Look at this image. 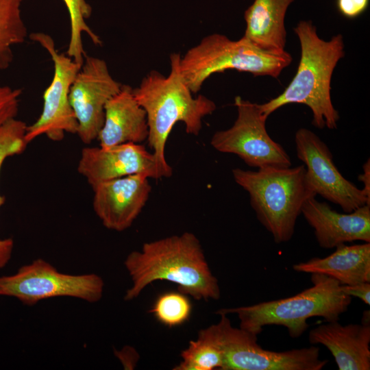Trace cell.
<instances>
[{
	"mask_svg": "<svg viewBox=\"0 0 370 370\" xmlns=\"http://www.w3.org/2000/svg\"><path fill=\"white\" fill-rule=\"evenodd\" d=\"M325 258H312L293 266L297 272L325 275L341 285L370 282V243L340 245Z\"/></svg>",
	"mask_w": 370,
	"mask_h": 370,
	"instance_id": "obj_18",
	"label": "cell"
},
{
	"mask_svg": "<svg viewBox=\"0 0 370 370\" xmlns=\"http://www.w3.org/2000/svg\"><path fill=\"white\" fill-rule=\"evenodd\" d=\"M180 356L182 361L174 370H222L223 367V354L205 328L199 330L196 340L189 341Z\"/></svg>",
	"mask_w": 370,
	"mask_h": 370,
	"instance_id": "obj_22",
	"label": "cell"
},
{
	"mask_svg": "<svg viewBox=\"0 0 370 370\" xmlns=\"http://www.w3.org/2000/svg\"><path fill=\"white\" fill-rule=\"evenodd\" d=\"M311 281V287L295 295L249 306L221 308L216 313L237 314L240 328L256 337L264 326L278 325L286 327L292 338H297L308 328V319L338 320L352 302V297L343 293L336 280L312 273Z\"/></svg>",
	"mask_w": 370,
	"mask_h": 370,
	"instance_id": "obj_5",
	"label": "cell"
},
{
	"mask_svg": "<svg viewBox=\"0 0 370 370\" xmlns=\"http://www.w3.org/2000/svg\"><path fill=\"white\" fill-rule=\"evenodd\" d=\"M93 210L108 230L129 228L145 206L151 186L149 177L133 174L103 182L92 188Z\"/></svg>",
	"mask_w": 370,
	"mask_h": 370,
	"instance_id": "obj_14",
	"label": "cell"
},
{
	"mask_svg": "<svg viewBox=\"0 0 370 370\" xmlns=\"http://www.w3.org/2000/svg\"><path fill=\"white\" fill-rule=\"evenodd\" d=\"M23 0H0V71L13 60L12 47L25 41L27 29L21 15Z\"/></svg>",
	"mask_w": 370,
	"mask_h": 370,
	"instance_id": "obj_20",
	"label": "cell"
},
{
	"mask_svg": "<svg viewBox=\"0 0 370 370\" xmlns=\"http://www.w3.org/2000/svg\"><path fill=\"white\" fill-rule=\"evenodd\" d=\"M77 171L92 188L103 182L133 174L156 180L170 177L153 152L148 151L144 145L132 143L108 147H84Z\"/></svg>",
	"mask_w": 370,
	"mask_h": 370,
	"instance_id": "obj_13",
	"label": "cell"
},
{
	"mask_svg": "<svg viewBox=\"0 0 370 370\" xmlns=\"http://www.w3.org/2000/svg\"><path fill=\"white\" fill-rule=\"evenodd\" d=\"M50 55L53 63V75L43 94V108L38 119L27 125L25 140L27 143L39 136L45 135L53 141H60L66 133L77 134V122L69 101L72 83L82 64L56 48L53 38L43 32L30 34Z\"/></svg>",
	"mask_w": 370,
	"mask_h": 370,
	"instance_id": "obj_10",
	"label": "cell"
},
{
	"mask_svg": "<svg viewBox=\"0 0 370 370\" xmlns=\"http://www.w3.org/2000/svg\"><path fill=\"white\" fill-rule=\"evenodd\" d=\"M111 75L107 63L86 54L69 92V101L78 127L77 134L85 144L97 138L105 117V106L121 88Z\"/></svg>",
	"mask_w": 370,
	"mask_h": 370,
	"instance_id": "obj_12",
	"label": "cell"
},
{
	"mask_svg": "<svg viewBox=\"0 0 370 370\" xmlns=\"http://www.w3.org/2000/svg\"><path fill=\"white\" fill-rule=\"evenodd\" d=\"M149 312L160 323L173 328L189 319L192 304L188 295L181 292H166L157 297Z\"/></svg>",
	"mask_w": 370,
	"mask_h": 370,
	"instance_id": "obj_24",
	"label": "cell"
},
{
	"mask_svg": "<svg viewBox=\"0 0 370 370\" xmlns=\"http://www.w3.org/2000/svg\"><path fill=\"white\" fill-rule=\"evenodd\" d=\"M149 127L145 110L136 99L133 88L122 84L105 106L104 122L97 139L99 146L140 144L147 140Z\"/></svg>",
	"mask_w": 370,
	"mask_h": 370,
	"instance_id": "obj_17",
	"label": "cell"
},
{
	"mask_svg": "<svg viewBox=\"0 0 370 370\" xmlns=\"http://www.w3.org/2000/svg\"><path fill=\"white\" fill-rule=\"evenodd\" d=\"M301 214L314 229L322 248L332 249L355 241L370 243L369 205L342 214L312 197L304 202Z\"/></svg>",
	"mask_w": 370,
	"mask_h": 370,
	"instance_id": "obj_15",
	"label": "cell"
},
{
	"mask_svg": "<svg viewBox=\"0 0 370 370\" xmlns=\"http://www.w3.org/2000/svg\"><path fill=\"white\" fill-rule=\"evenodd\" d=\"M180 53H172L167 77L152 70L137 88H133L136 99L146 112L148 145L160 166L170 176L173 169L166 160L165 146L173 126L182 122L187 134L197 136L204 117L217 108L215 103L207 97L193 96L180 71Z\"/></svg>",
	"mask_w": 370,
	"mask_h": 370,
	"instance_id": "obj_3",
	"label": "cell"
},
{
	"mask_svg": "<svg viewBox=\"0 0 370 370\" xmlns=\"http://www.w3.org/2000/svg\"><path fill=\"white\" fill-rule=\"evenodd\" d=\"M295 143L297 158L304 163L307 180L316 195L340 206L345 212L370 206V199L362 190L342 175L330 149L315 133L299 128Z\"/></svg>",
	"mask_w": 370,
	"mask_h": 370,
	"instance_id": "obj_11",
	"label": "cell"
},
{
	"mask_svg": "<svg viewBox=\"0 0 370 370\" xmlns=\"http://www.w3.org/2000/svg\"><path fill=\"white\" fill-rule=\"evenodd\" d=\"M292 61V56L286 51H267L244 36L232 40L225 35L212 34L181 56L180 71L192 93L195 94L214 73L232 69L278 79Z\"/></svg>",
	"mask_w": 370,
	"mask_h": 370,
	"instance_id": "obj_6",
	"label": "cell"
},
{
	"mask_svg": "<svg viewBox=\"0 0 370 370\" xmlns=\"http://www.w3.org/2000/svg\"><path fill=\"white\" fill-rule=\"evenodd\" d=\"M22 91L0 84V127L16 118Z\"/></svg>",
	"mask_w": 370,
	"mask_h": 370,
	"instance_id": "obj_25",
	"label": "cell"
},
{
	"mask_svg": "<svg viewBox=\"0 0 370 370\" xmlns=\"http://www.w3.org/2000/svg\"><path fill=\"white\" fill-rule=\"evenodd\" d=\"M124 266L132 286L124 295L131 301L158 280L175 284L179 292L197 300L219 299L217 278L206 260L200 241L191 232L145 243L140 251L130 252Z\"/></svg>",
	"mask_w": 370,
	"mask_h": 370,
	"instance_id": "obj_1",
	"label": "cell"
},
{
	"mask_svg": "<svg viewBox=\"0 0 370 370\" xmlns=\"http://www.w3.org/2000/svg\"><path fill=\"white\" fill-rule=\"evenodd\" d=\"M312 345L321 344L330 352L339 370L370 369V325H342L336 321L318 325L309 332Z\"/></svg>",
	"mask_w": 370,
	"mask_h": 370,
	"instance_id": "obj_16",
	"label": "cell"
},
{
	"mask_svg": "<svg viewBox=\"0 0 370 370\" xmlns=\"http://www.w3.org/2000/svg\"><path fill=\"white\" fill-rule=\"evenodd\" d=\"M341 291L349 297H356L368 306L370 304V282H362L353 285H341Z\"/></svg>",
	"mask_w": 370,
	"mask_h": 370,
	"instance_id": "obj_27",
	"label": "cell"
},
{
	"mask_svg": "<svg viewBox=\"0 0 370 370\" xmlns=\"http://www.w3.org/2000/svg\"><path fill=\"white\" fill-rule=\"evenodd\" d=\"M237 118L230 128L216 132L210 144L217 151L234 153L251 167H289L291 160L283 147L274 141L266 129L259 104L237 96Z\"/></svg>",
	"mask_w": 370,
	"mask_h": 370,
	"instance_id": "obj_9",
	"label": "cell"
},
{
	"mask_svg": "<svg viewBox=\"0 0 370 370\" xmlns=\"http://www.w3.org/2000/svg\"><path fill=\"white\" fill-rule=\"evenodd\" d=\"M293 31L301 49L296 73L281 94L259 104L260 112L267 119L287 104H304L311 110L315 127L336 129L340 116L331 99V79L338 61L345 56L343 36L339 34L330 40H323L312 22L304 20Z\"/></svg>",
	"mask_w": 370,
	"mask_h": 370,
	"instance_id": "obj_2",
	"label": "cell"
},
{
	"mask_svg": "<svg viewBox=\"0 0 370 370\" xmlns=\"http://www.w3.org/2000/svg\"><path fill=\"white\" fill-rule=\"evenodd\" d=\"M206 328L223 356L222 370H321L328 363L319 358V348L310 346L283 352L263 349L254 336L232 326L226 314Z\"/></svg>",
	"mask_w": 370,
	"mask_h": 370,
	"instance_id": "obj_7",
	"label": "cell"
},
{
	"mask_svg": "<svg viewBox=\"0 0 370 370\" xmlns=\"http://www.w3.org/2000/svg\"><path fill=\"white\" fill-rule=\"evenodd\" d=\"M116 356L126 369H134L139 358L134 349L130 346H125L119 352H116Z\"/></svg>",
	"mask_w": 370,
	"mask_h": 370,
	"instance_id": "obj_28",
	"label": "cell"
},
{
	"mask_svg": "<svg viewBox=\"0 0 370 370\" xmlns=\"http://www.w3.org/2000/svg\"><path fill=\"white\" fill-rule=\"evenodd\" d=\"M27 125L21 120L12 119L0 127V171L3 162L10 156L22 153L27 143L25 134ZM4 197L0 195V207ZM14 241L10 238L0 240V269L6 266L12 257Z\"/></svg>",
	"mask_w": 370,
	"mask_h": 370,
	"instance_id": "obj_21",
	"label": "cell"
},
{
	"mask_svg": "<svg viewBox=\"0 0 370 370\" xmlns=\"http://www.w3.org/2000/svg\"><path fill=\"white\" fill-rule=\"evenodd\" d=\"M369 0H336V7L341 15L349 19H354L367 9Z\"/></svg>",
	"mask_w": 370,
	"mask_h": 370,
	"instance_id": "obj_26",
	"label": "cell"
},
{
	"mask_svg": "<svg viewBox=\"0 0 370 370\" xmlns=\"http://www.w3.org/2000/svg\"><path fill=\"white\" fill-rule=\"evenodd\" d=\"M234 181L249 195L258 220L275 243L289 241L304 202L315 193L304 164L295 167L266 166L257 171L232 170Z\"/></svg>",
	"mask_w": 370,
	"mask_h": 370,
	"instance_id": "obj_4",
	"label": "cell"
},
{
	"mask_svg": "<svg viewBox=\"0 0 370 370\" xmlns=\"http://www.w3.org/2000/svg\"><path fill=\"white\" fill-rule=\"evenodd\" d=\"M69 15L70 37L66 51L67 55L76 62L82 64L86 56L83 47V34L91 39L97 45H101L100 38L87 25L86 20L92 14V8L86 0H62Z\"/></svg>",
	"mask_w": 370,
	"mask_h": 370,
	"instance_id": "obj_23",
	"label": "cell"
},
{
	"mask_svg": "<svg viewBox=\"0 0 370 370\" xmlns=\"http://www.w3.org/2000/svg\"><path fill=\"white\" fill-rule=\"evenodd\" d=\"M103 289L99 275L61 273L42 258L21 267L14 274L0 276V296L15 297L27 306L59 297L96 303L102 298Z\"/></svg>",
	"mask_w": 370,
	"mask_h": 370,
	"instance_id": "obj_8",
	"label": "cell"
},
{
	"mask_svg": "<svg viewBox=\"0 0 370 370\" xmlns=\"http://www.w3.org/2000/svg\"><path fill=\"white\" fill-rule=\"evenodd\" d=\"M294 0H254L245 10L244 37L258 48L273 52L286 51L285 16Z\"/></svg>",
	"mask_w": 370,
	"mask_h": 370,
	"instance_id": "obj_19",
	"label": "cell"
},
{
	"mask_svg": "<svg viewBox=\"0 0 370 370\" xmlns=\"http://www.w3.org/2000/svg\"><path fill=\"white\" fill-rule=\"evenodd\" d=\"M363 172L358 175V180L364 184L362 188L365 195L370 199V161L369 158L362 166Z\"/></svg>",
	"mask_w": 370,
	"mask_h": 370,
	"instance_id": "obj_29",
	"label": "cell"
}]
</instances>
